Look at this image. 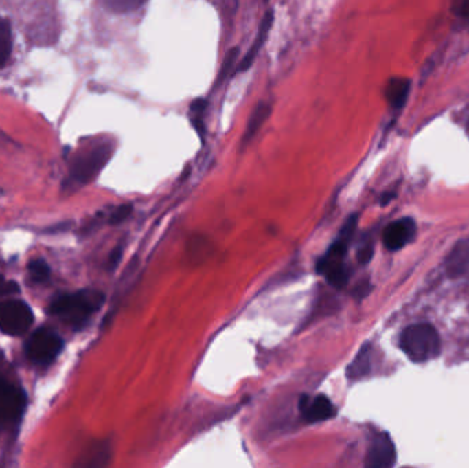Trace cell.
I'll use <instances>...</instances> for the list:
<instances>
[{"label":"cell","instance_id":"30bf717a","mask_svg":"<svg viewBox=\"0 0 469 468\" xmlns=\"http://www.w3.org/2000/svg\"><path fill=\"white\" fill-rule=\"evenodd\" d=\"M416 234V224L412 219H400L390 223L383 232V243L386 249L396 252L408 245Z\"/></svg>","mask_w":469,"mask_h":468},{"label":"cell","instance_id":"83f0119b","mask_svg":"<svg viewBox=\"0 0 469 468\" xmlns=\"http://www.w3.org/2000/svg\"><path fill=\"white\" fill-rule=\"evenodd\" d=\"M468 133H469V124H468Z\"/></svg>","mask_w":469,"mask_h":468},{"label":"cell","instance_id":"9a60e30c","mask_svg":"<svg viewBox=\"0 0 469 468\" xmlns=\"http://www.w3.org/2000/svg\"><path fill=\"white\" fill-rule=\"evenodd\" d=\"M271 115V106L265 102H261L253 111V114L249 118L246 131H244V142L247 143L249 140H251L255 133L261 129V126L264 125V122L268 120V117Z\"/></svg>","mask_w":469,"mask_h":468},{"label":"cell","instance_id":"52a82bcc","mask_svg":"<svg viewBox=\"0 0 469 468\" xmlns=\"http://www.w3.org/2000/svg\"><path fill=\"white\" fill-rule=\"evenodd\" d=\"M26 407L25 393L15 385L0 379V422H16Z\"/></svg>","mask_w":469,"mask_h":468},{"label":"cell","instance_id":"277c9868","mask_svg":"<svg viewBox=\"0 0 469 468\" xmlns=\"http://www.w3.org/2000/svg\"><path fill=\"white\" fill-rule=\"evenodd\" d=\"M62 349V338L48 328L36 330L25 344V353L27 359L38 366L51 364Z\"/></svg>","mask_w":469,"mask_h":468},{"label":"cell","instance_id":"ffe728a7","mask_svg":"<svg viewBox=\"0 0 469 468\" xmlns=\"http://www.w3.org/2000/svg\"><path fill=\"white\" fill-rule=\"evenodd\" d=\"M190 109H191L192 114H198V117H192V124L195 125V128H196L199 132H203L201 114H202V113L205 111V109H206V100H205V99H196V100L191 104Z\"/></svg>","mask_w":469,"mask_h":468},{"label":"cell","instance_id":"8992f818","mask_svg":"<svg viewBox=\"0 0 469 468\" xmlns=\"http://www.w3.org/2000/svg\"><path fill=\"white\" fill-rule=\"evenodd\" d=\"M110 158V148L100 146L77 158L71 166L70 175L74 181L85 184L91 181Z\"/></svg>","mask_w":469,"mask_h":468},{"label":"cell","instance_id":"603a6c76","mask_svg":"<svg viewBox=\"0 0 469 468\" xmlns=\"http://www.w3.org/2000/svg\"><path fill=\"white\" fill-rule=\"evenodd\" d=\"M372 256H374V245L372 243H364L357 253V258L361 264H368L372 260Z\"/></svg>","mask_w":469,"mask_h":468},{"label":"cell","instance_id":"ba28073f","mask_svg":"<svg viewBox=\"0 0 469 468\" xmlns=\"http://www.w3.org/2000/svg\"><path fill=\"white\" fill-rule=\"evenodd\" d=\"M299 410L306 423H320L336 416L335 405L324 394H317L314 397L302 396L299 400Z\"/></svg>","mask_w":469,"mask_h":468},{"label":"cell","instance_id":"3957f363","mask_svg":"<svg viewBox=\"0 0 469 468\" xmlns=\"http://www.w3.org/2000/svg\"><path fill=\"white\" fill-rule=\"evenodd\" d=\"M401 348L415 363H426L441 353V338L430 324H415L408 327L401 335Z\"/></svg>","mask_w":469,"mask_h":468},{"label":"cell","instance_id":"5bb4252c","mask_svg":"<svg viewBox=\"0 0 469 468\" xmlns=\"http://www.w3.org/2000/svg\"><path fill=\"white\" fill-rule=\"evenodd\" d=\"M409 89H411V82L407 78H391L389 85H387V91H386V96L389 103L394 107V109H401L409 95Z\"/></svg>","mask_w":469,"mask_h":468},{"label":"cell","instance_id":"8fae6325","mask_svg":"<svg viewBox=\"0 0 469 468\" xmlns=\"http://www.w3.org/2000/svg\"><path fill=\"white\" fill-rule=\"evenodd\" d=\"M272 23H273V11L269 10V11L264 15V18H262V21H261V23H260L258 33H257V37H255V40H254L251 48L249 49V52L246 54V56H244V58L242 59V62L239 63L238 71H244V70L250 69V66L254 63V60H255V58H257L260 49L262 48V45L265 44V41H266V38H268V34H269V30H271V27H272Z\"/></svg>","mask_w":469,"mask_h":468},{"label":"cell","instance_id":"4316f807","mask_svg":"<svg viewBox=\"0 0 469 468\" xmlns=\"http://www.w3.org/2000/svg\"><path fill=\"white\" fill-rule=\"evenodd\" d=\"M394 198V194L393 192H387V194H385L383 195V198H382V201H380V203L385 206V205H387L391 199Z\"/></svg>","mask_w":469,"mask_h":468},{"label":"cell","instance_id":"7a4b0ae2","mask_svg":"<svg viewBox=\"0 0 469 468\" xmlns=\"http://www.w3.org/2000/svg\"><path fill=\"white\" fill-rule=\"evenodd\" d=\"M104 302V294L96 290H81L54 300L48 313L59 317L73 328H81Z\"/></svg>","mask_w":469,"mask_h":468},{"label":"cell","instance_id":"d4e9b609","mask_svg":"<svg viewBox=\"0 0 469 468\" xmlns=\"http://www.w3.org/2000/svg\"><path fill=\"white\" fill-rule=\"evenodd\" d=\"M119 258H121V252L119 250H114L111 257H110V268H115L118 261H119Z\"/></svg>","mask_w":469,"mask_h":468},{"label":"cell","instance_id":"6da1fadb","mask_svg":"<svg viewBox=\"0 0 469 468\" xmlns=\"http://www.w3.org/2000/svg\"><path fill=\"white\" fill-rule=\"evenodd\" d=\"M358 224V216L352 214L343 224V228L338 239L330 246L325 254L319 260L316 269L319 275H323L327 282L335 289H342L349 280V271L345 264L349 245L356 234Z\"/></svg>","mask_w":469,"mask_h":468},{"label":"cell","instance_id":"2e32d148","mask_svg":"<svg viewBox=\"0 0 469 468\" xmlns=\"http://www.w3.org/2000/svg\"><path fill=\"white\" fill-rule=\"evenodd\" d=\"M12 48V36L10 23L0 16V69L7 63Z\"/></svg>","mask_w":469,"mask_h":468},{"label":"cell","instance_id":"44dd1931","mask_svg":"<svg viewBox=\"0 0 469 468\" xmlns=\"http://www.w3.org/2000/svg\"><path fill=\"white\" fill-rule=\"evenodd\" d=\"M130 212H132V206L130 205H121V206H118L110 214V224L111 225H117V224L122 223L124 220H126L129 217Z\"/></svg>","mask_w":469,"mask_h":468},{"label":"cell","instance_id":"9c48e42d","mask_svg":"<svg viewBox=\"0 0 469 468\" xmlns=\"http://www.w3.org/2000/svg\"><path fill=\"white\" fill-rule=\"evenodd\" d=\"M397 462V452L390 436L380 433L374 437L367 454L365 466L369 468H390Z\"/></svg>","mask_w":469,"mask_h":468},{"label":"cell","instance_id":"cb8c5ba5","mask_svg":"<svg viewBox=\"0 0 469 468\" xmlns=\"http://www.w3.org/2000/svg\"><path fill=\"white\" fill-rule=\"evenodd\" d=\"M452 10L459 16L469 18V0H455Z\"/></svg>","mask_w":469,"mask_h":468},{"label":"cell","instance_id":"7402d4cb","mask_svg":"<svg viewBox=\"0 0 469 468\" xmlns=\"http://www.w3.org/2000/svg\"><path fill=\"white\" fill-rule=\"evenodd\" d=\"M19 291V286L14 280H7L3 275H0V297L1 296H8V294H15Z\"/></svg>","mask_w":469,"mask_h":468},{"label":"cell","instance_id":"d6986e66","mask_svg":"<svg viewBox=\"0 0 469 468\" xmlns=\"http://www.w3.org/2000/svg\"><path fill=\"white\" fill-rule=\"evenodd\" d=\"M238 56H239V48H232V49L227 54V56H225V59H224V62H222V66H221V71H220V74H218V81L225 80V78L228 77V74L232 73V70H233V67H235V65H236Z\"/></svg>","mask_w":469,"mask_h":468},{"label":"cell","instance_id":"484cf974","mask_svg":"<svg viewBox=\"0 0 469 468\" xmlns=\"http://www.w3.org/2000/svg\"><path fill=\"white\" fill-rule=\"evenodd\" d=\"M368 291H369V285H368V283H364V285H361V286L356 290V294H361V297H364L365 294H368Z\"/></svg>","mask_w":469,"mask_h":468},{"label":"cell","instance_id":"7c38bea8","mask_svg":"<svg viewBox=\"0 0 469 468\" xmlns=\"http://www.w3.org/2000/svg\"><path fill=\"white\" fill-rule=\"evenodd\" d=\"M469 265V239L459 242L448 257V274L450 278H459L466 274Z\"/></svg>","mask_w":469,"mask_h":468},{"label":"cell","instance_id":"e0dca14e","mask_svg":"<svg viewBox=\"0 0 469 468\" xmlns=\"http://www.w3.org/2000/svg\"><path fill=\"white\" fill-rule=\"evenodd\" d=\"M147 0H102V4L111 12L125 14L140 8Z\"/></svg>","mask_w":469,"mask_h":468},{"label":"cell","instance_id":"4fadbf2b","mask_svg":"<svg viewBox=\"0 0 469 468\" xmlns=\"http://www.w3.org/2000/svg\"><path fill=\"white\" fill-rule=\"evenodd\" d=\"M372 370V348L369 344H365L357 356L354 357L353 363L347 367L346 375L349 379H360L367 377Z\"/></svg>","mask_w":469,"mask_h":468},{"label":"cell","instance_id":"5b68a950","mask_svg":"<svg viewBox=\"0 0 469 468\" xmlns=\"http://www.w3.org/2000/svg\"><path fill=\"white\" fill-rule=\"evenodd\" d=\"M34 320L33 312L23 301L12 300L0 304V331L18 337L25 334Z\"/></svg>","mask_w":469,"mask_h":468},{"label":"cell","instance_id":"ac0fdd59","mask_svg":"<svg viewBox=\"0 0 469 468\" xmlns=\"http://www.w3.org/2000/svg\"><path fill=\"white\" fill-rule=\"evenodd\" d=\"M29 274L36 283L45 282L49 278V267L44 260H34L29 264Z\"/></svg>","mask_w":469,"mask_h":468}]
</instances>
